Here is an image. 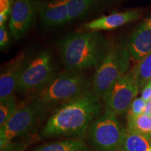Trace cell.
<instances>
[{
	"label": "cell",
	"instance_id": "cell-1",
	"mask_svg": "<svg viewBox=\"0 0 151 151\" xmlns=\"http://www.w3.org/2000/svg\"><path fill=\"white\" fill-rule=\"evenodd\" d=\"M102 110L100 98L90 89L55 109L43 127V137H83Z\"/></svg>",
	"mask_w": 151,
	"mask_h": 151
},
{
	"label": "cell",
	"instance_id": "cell-2",
	"mask_svg": "<svg viewBox=\"0 0 151 151\" xmlns=\"http://www.w3.org/2000/svg\"><path fill=\"white\" fill-rule=\"evenodd\" d=\"M110 43L99 32H81L62 39L59 43L67 71H79L97 68L108 51Z\"/></svg>",
	"mask_w": 151,
	"mask_h": 151
},
{
	"label": "cell",
	"instance_id": "cell-3",
	"mask_svg": "<svg viewBox=\"0 0 151 151\" xmlns=\"http://www.w3.org/2000/svg\"><path fill=\"white\" fill-rule=\"evenodd\" d=\"M130 60L126 47L111 45L92 78V90L97 97L104 101L113 85L129 71Z\"/></svg>",
	"mask_w": 151,
	"mask_h": 151
},
{
	"label": "cell",
	"instance_id": "cell-4",
	"mask_svg": "<svg viewBox=\"0 0 151 151\" xmlns=\"http://www.w3.org/2000/svg\"><path fill=\"white\" fill-rule=\"evenodd\" d=\"M90 84L78 71H67L55 77L48 86L38 92L35 99L48 109L79 97L90 90Z\"/></svg>",
	"mask_w": 151,
	"mask_h": 151
},
{
	"label": "cell",
	"instance_id": "cell-5",
	"mask_svg": "<svg viewBox=\"0 0 151 151\" xmlns=\"http://www.w3.org/2000/svg\"><path fill=\"white\" fill-rule=\"evenodd\" d=\"M126 130L116 116L104 113L89 128V137L97 151H120Z\"/></svg>",
	"mask_w": 151,
	"mask_h": 151
},
{
	"label": "cell",
	"instance_id": "cell-6",
	"mask_svg": "<svg viewBox=\"0 0 151 151\" xmlns=\"http://www.w3.org/2000/svg\"><path fill=\"white\" fill-rule=\"evenodd\" d=\"M46 110L36 99L18 109L9 121L0 127V149L11 143L13 139L31 131Z\"/></svg>",
	"mask_w": 151,
	"mask_h": 151
},
{
	"label": "cell",
	"instance_id": "cell-7",
	"mask_svg": "<svg viewBox=\"0 0 151 151\" xmlns=\"http://www.w3.org/2000/svg\"><path fill=\"white\" fill-rule=\"evenodd\" d=\"M55 77L52 57L46 51L41 52L28 62L19 81V92H39Z\"/></svg>",
	"mask_w": 151,
	"mask_h": 151
},
{
	"label": "cell",
	"instance_id": "cell-8",
	"mask_svg": "<svg viewBox=\"0 0 151 151\" xmlns=\"http://www.w3.org/2000/svg\"><path fill=\"white\" fill-rule=\"evenodd\" d=\"M139 88L133 69L113 85L105 102V113L118 116L129 110L130 106L137 97Z\"/></svg>",
	"mask_w": 151,
	"mask_h": 151
},
{
	"label": "cell",
	"instance_id": "cell-9",
	"mask_svg": "<svg viewBox=\"0 0 151 151\" xmlns=\"http://www.w3.org/2000/svg\"><path fill=\"white\" fill-rule=\"evenodd\" d=\"M39 0H16L9 16V33L16 40L21 39L32 27L39 14Z\"/></svg>",
	"mask_w": 151,
	"mask_h": 151
},
{
	"label": "cell",
	"instance_id": "cell-10",
	"mask_svg": "<svg viewBox=\"0 0 151 151\" xmlns=\"http://www.w3.org/2000/svg\"><path fill=\"white\" fill-rule=\"evenodd\" d=\"M28 62L27 54L22 52L4 66L0 75V100L14 95Z\"/></svg>",
	"mask_w": 151,
	"mask_h": 151
},
{
	"label": "cell",
	"instance_id": "cell-11",
	"mask_svg": "<svg viewBox=\"0 0 151 151\" xmlns=\"http://www.w3.org/2000/svg\"><path fill=\"white\" fill-rule=\"evenodd\" d=\"M69 0L40 1L39 15L43 27H58L69 22Z\"/></svg>",
	"mask_w": 151,
	"mask_h": 151
},
{
	"label": "cell",
	"instance_id": "cell-12",
	"mask_svg": "<svg viewBox=\"0 0 151 151\" xmlns=\"http://www.w3.org/2000/svg\"><path fill=\"white\" fill-rule=\"evenodd\" d=\"M141 17L140 11L130 10L124 12L113 13L103 16L83 25L85 32H99L100 30H111L133 22Z\"/></svg>",
	"mask_w": 151,
	"mask_h": 151
},
{
	"label": "cell",
	"instance_id": "cell-13",
	"mask_svg": "<svg viewBox=\"0 0 151 151\" xmlns=\"http://www.w3.org/2000/svg\"><path fill=\"white\" fill-rule=\"evenodd\" d=\"M125 47L131 58L139 63L151 52V29L141 24L132 33Z\"/></svg>",
	"mask_w": 151,
	"mask_h": 151
},
{
	"label": "cell",
	"instance_id": "cell-14",
	"mask_svg": "<svg viewBox=\"0 0 151 151\" xmlns=\"http://www.w3.org/2000/svg\"><path fill=\"white\" fill-rule=\"evenodd\" d=\"M116 0H69V22L76 21L110 7Z\"/></svg>",
	"mask_w": 151,
	"mask_h": 151
},
{
	"label": "cell",
	"instance_id": "cell-15",
	"mask_svg": "<svg viewBox=\"0 0 151 151\" xmlns=\"http://www.w3.org/2000/svg\"><path fill=\"white\" fill-rule=\"evenodd\" d=\"M151 137L129 132L126 130L120 151H148Z\"/></svg>",
	"mask_w": 151,
	"mask_h": 151
},
{
	"label": "cell",
	"instance_id": "cell-16",
	"mask_svg": "<svg viewBox=\"0 0 151 151\" xmlns=\"http://www.w3.org/2000/svg\"><path fill=\"white\" fill-rule=\"evenodd\" d=\"M34 151H91L83 141L68 139L38 147Z\"/></svg>",
	"mask_w": 151,
	"mask_h": 151
},
{
	"label": "cell",
	"instance_id": "cell-17",
	"mask_svg": "<svg viewBox=\"0 0 151 151\" xmlns=\"http://www.w3.org/2000/svg\"><path fill=\"white\" fill-rule=\"evenodd\" d=\"M127 131L151 137V116L143 114L134 117H127Z\"/></svg>",
	"mask_w": 151,
	"mask_h": 151
},
{
	"label": "cell",
	"instance_id": "cell-18",
	"mask_svg": "<svg viewBox=\"0 0 151 151\" xmlns=\"http://www.w3.org/2000/svg\"><path fill=\"white\" fill-rule=\"evenodd\" d=\"M139 89L151 81V52L133 68Z\"/></svg>",
	"mask_w": 151,
	"mask_h": 151
},
{
	"label": "cell",
	"instance_id": "cell-19",
	"mask_svg": "<svg viewBox=\"0 0 151 151\" xmlns=\"http://www.w3.org/2000/svg\"><path fill=\"white\" fill-rule=\"evenodd\" d=\"M18 110L14 95L0 100V127L6 123Z\"/></svg>",
	"mask_w": 151,
	"mask_h": 151
},
{
	"label": "cell",
	"instance_id": "cell-20",
	"mask_svg": "<svg viewBox=\"0 0 151 151\" xmlns=\"http://www.w3.org/2000/svg\"><path fill=\"white\" fill-rule=\"evenodd\" d=\"M146 101L141 97L136 98L127 111V117H134L143 114L146 108Z\"/></svg>",
	"mask_w": 151,
	"mask_h": 151
},
{
	"label": "cell",
	"instance_id": "cell-21",
	"mask_svg": "<svg viewBox=\"0 0 151 151\" xmlns=\"http://www.w3.org/2000/svg\"><path fill=\"white\" fill-rule=\"evenodd\" d=\"M11 0H0V26L4 25L10 16L13 6Z\"/></svg>",
	"mask_w": 151,
	"mask_h": 151
},
{
	"label": "cell",
	"instance_id": "cell-22",
	"mask_svg": "<svg viewBox=\"0 0 151 151\" xmlns=\"http://www.w3.org/2000/svg\"><path fill=\"white\" fill-rule=\"evenodd\" d=\"M9 42V35L8 30L4 25L0 26V46L1 48H4Z\"/></svg>",
	"mask_w": 151,
	"mask_h": 151
},
{
	"label": "cell",
	"instance_id": "cell-23",
	"mask_svg": "<svg viewBox=\"0 0 151 151\" xmlns=\"http://www.w3.org/2000/svg\"><path fill=\"white\" fill-rule=\"evenodd\" d=\"M141 97L146 101L151 99V81L142 88Z\"/></svg>",
	"mask_w": 151,
	"mask_h": 151
},
{
	"label": "cell",
	"instance_id": "cell-24",
	"mask_svg": "<svg viewBox=\"0 0 151 151\" xmlns=\"http://www.w3.org/2000/svg\"><path fill=\"white\" fill-rule=\"evenodd\" d=\"M22 145H18L17 143H9L5 147L1 149V151H20L21 150Z\"/></svg>",
	"mask_w": 151,
	"mask_h": 151
},
{
	"label": "cell",
	"instance_id": "cell-25",
	"mask_svg": "<svg viewBox=\"0 0 151 151\" xmlns=\"http://www.w3.org/2000/svg\"><path fill=\"white\" fill-rule=\"evenodd\" d=\"M143 113L151 116V99L146 101V108H145L144 113Z\"/></svg>",
	"mask_w": 151,
	"mask_h": 151
},
{
	"label": "cell",
	"instance_id": "cell-26",
	"mask_svg": "<svg viewBox=\"0 0 151 151\" xmlns=\"http://www.w3.org/2000/svg\"><path fill=\"white\" fill-rule=\"evenodd\" d=\"M142 24L144 27L146 28H148V29H151V17L150 18H148L145 20V21L143 22Z\"/></svg>",
	"mask_w": 151,
	"mask_h": 151
},
{
	"label": "cell",
	"instance_id": "cell-27",
	"mask_svg": "<svg viewBox=\"0 0 151 151\" xmlns=\"http://www.w3.org/2000/svg\"><path fill=\"white\" fill-rule=\"evenodd\" d=\"M148 151H151V147H150V148L148 150Z\"/></svg>",
	"mask_w": 151,
	"mask_h": 151
},
{
	"label": "cell",
	"instance_id": "cell-28",
	"mask_svg": "<svg viewBox=\"0 0 151 151\" xmlns=\"http://www.w3.org/2000/svg\"><path fill=\"white\" fill-rule=\"evenodd\" d=\"M150 147H151V141H150Z\"/></svg>",
	"mask_w": 151,
	"mask_h": 151
}]
</instances>
